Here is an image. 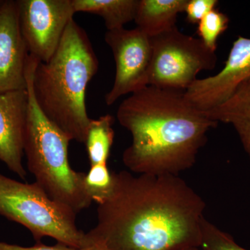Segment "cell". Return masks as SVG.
<instances>
[{"label": "cell", "mask_w": 250, "mask_h": 250, "mask_svg": "<svg viewBox=\"0 0 250 250\" xmlns=\"http://www.w3.org/2000/svg\"><path fill=\"white\" fill-rule=\"evenodd\" d=\"M111 195L97 208L88 246L107 250L200 248L206 203L179 175L112 172Z\"/></svg>", "instance_id": "1"}, {"label": "cell", "mask_w": 250, "mask_h": 250, "mask_svg": "<svg viewBox=\"0 0 250 250\" xmlns=\"http://www.w3.org/2000/svg\"><path fill=\"white\" fill-rule=\"evenodd\" d=\"M117 118L132 139L123 164L138 174L179 175L190 168L218 124L189 103L184 91L151 85L125 99Z\"/></svg>", "instance_id": "2"}, {"label": "cell", "mask_w": 250, "mask_h": 250, "mask_svg": "<svg viewBox=\"0 0 250 250\" xmlns=\"http://www.w3.org/2000/svg\"><path fill=\"white\" fill-rule=\"evenodd\" d=\"M98 68L89 38L72 19L52 58L39 62L34 72L36 103L71 141L85 143L91 120L85 106V91Z\"/></svg>", "instance_id": "3"}, {"label": "cell", "mask_w": 250, "mask_h": 250, "mask_svg": "<svg viewBox=\"0 0 250 250\" xmlns=\"http://www.w3.org/2000/svg\"><path fill=\"white\" fill-rule=\"evenodd\" d=\"M39 62L29 55L26 68L28 107L24 153L28 170L52 200L77 214L93 202L85 190V173L73 170L69 162L71 140L49 121L34 98L33 79Z\"/></svg>", "instance_id": "4"}, {"label": "cell", "mask_w": 250, "mask_h": 250, "mask_svg": "<svg viewBox=\"0 0 250 250\" xmlns=\"http://www.w3.org/2000/svg\"><path fill=\"white\" fill-rule=\"evenodd\" d=\"M0 215L27 228L36 243L49 237L70 248H88L76 213L52 200L36 182L23 183L0 172Z\"/></svg>", "instance_id": "5"}, {"label": "cell", "mask_w": 250, "mask_h": 250, "mask_svg": "<svg viewBox=\"0 0 250 250\" xmlns=\"http://www.w3.org/2000/svg\"><path fill=\"white\" fill-rule=\"evenodd\" d=\"M152 59L148 85L186 91L202 71L215 68L218 58L200 39L177 27L150 38Z\"/></svg>", "instance_id": "6"}, {"label": "cell", "mask_w": 250, "mask_h": 250, "mask_svg": "<svg viewBox=\"0 0 250 250\" xmlns=\"http://www.w3.org/2000/svg\"><path fill=\"white\" fill-rule=\"evenodd\" d=\"M21 34L29 54L47 62L75 13L72 0H17Z\"/></svg>", "instance_id": "7"}, {"label": "cell", "mask_w": 250, "mask_h": 250, "mask_svg": "<svg viewBox=\"0 0 250 250\" xmlns=\"http://www.w3.org/2000/svg\"><path fill=\"white\" fill-rule=\"evenodd\" d=\"M104 40L116 64L114 82L105 96V103L111 106L121 97L148 86L152 44L150 38L136 27L107 31Z\"/></svg>", "instance_id": "8"}, {"label": "cell", "mask_w": 250, "mask_h": 250, "mask_svg": "<svg viewBox=\"0 0 250 250\" xmlns=\"http://www.w3.org/2000/svg\"><path fill=\"white\" fill-rule=\"evenodd\" d=\"M250 78V39L240 36L233 42L223 68L213 76L197 79L184 95L197 109L207 112L226 101Z\"/></svg>", "instance_id": "9"}, {"label": "cell", "mask_w": 250, "mask_h": 250, "mask_svg": "<svg viewBox=\"0 0 250 250\" xmlns=\"http://www.w3.org/2000/svg\"><path fill=\"white\" fill-rule=\"evenodd\" d=\"M29 52L21 34L17 1L0 4V94L27 89Z\"/></svg>", "instance_id": "10"}, {"label": "cell", "mask_w": 250, "mask_h": 250, "mask_svg": "<svg viewBox=\"0 0 250 250\" xmlns=\"http://www.w3.org/2000/svg\"><path fill=\"white\" fill-rule=\"evenodd\" d=\"M27 107V89L0 94V161L23 180Z\"/></svg>", "instance_id": "11"}, {"label": "cell", "mask_w": 250, "mask_h": 250, "mask_svg": "<svg viewBox=\"0 0 250 250\" xmlns=\"http://www.w3.org/2000/svg\"><path fill=\"white\" fill-rule=\"evenodd\" d=\"M205 113L217 123L232 125L250 161V78L226 101Z\"/></svg>", "instance_id": "12"}, {"label": "cell", "mask_w": 250, "mask_h": 250, "mask_svg": "<svg viewBox=\"0 0 250 250\" xmlns=\"http://www.w3.org/2000/svg\"><path fill=\"white\" fill-rule=\"evenodd\" d=\"M188 0H139L134 21L136 28L149 38L177 27V16L185 11Z\"/></svg>", "instance_id": "13"}, {"label": "cell", "mask_w": 250, "mask_h": 250, "mask_svg": "<svg viewBox=\"0 0 250 250\" xmlns=\"http://www.w3.org/2000/svg\"><path fill=\"white\" fill-rule=\"evenodd\" d=\"M75 13L100 16L107 31L124 27L134 21L139 0H72Z\"/></svg>", "instance_id": "14"}, {"label": "cell", "mask_w": 250, "mask_h": 250, "mask_svg": "<svg viewBox=\"0 0 250 250\" xmlns=\"http://www.w3.org/2000/svg\"><path fill=\"white\" fill-rule=\"evenodd\" d=\"M114 122L110 114L90 120L85 141L90 166L107 164L114 140Z\"/></svg>", "instance_id": "15"}, {"label": "cell", "mask_w": 250, "mask_h": 250, "mask_svg": "<svg viewBox=\"0 0 250 250\" xmlns=\"http://www.w3.org/2000/svg\"><path fill=\"white\" fill-rule=\"evenodd\" d=\"M84 187L92 202L101 205L111 195L113 188V177L107 164L90 166L85 174Z\"/></svg>", "instance_id": "16"}, {"label": "cell", "mask_w": 250, "mask_h": 250, "mask_svg": "<svg viewBox=\"0 0 250 250\" xmlns=\"http://www.w3.org/2000/svg\"><path fill=\"white\" fill-rule=\"evenodd\" d=\"M229 19L223 13L213 9L198 23L197 34L200 40L210 50L215 52L218 38L228 29Z\"/></svg>", "instance_id": "17"}, {"label": "cell", "mask_w": 250, "mask_h": 250, "mask_svg": "<svg viewBox=\"0 0 250 250\" xmlns=\"http://www.w3.org/2000/svg\"><path fill=\"white\" fill-rule=\"evenodd\" d=\"M201 250H248L239 246L232 236L204 218Z\"/></svg>", "instance_id": "18"}, {"label": "cell", "mask_w": 250, "mask_h": 250, "mask_svg": "<svg viewBox=\"0 0 250 250\" xmlns=\"http://www.w3.org/2000/svg\"><path fill=\"white\" fill-rule=\"evenodd\" d=\"M218 4L217 0H188L184 11L188 22L192 24L200 22L206 15L215 9Z\"/></svg>", "instance_id": "19"}, {"label": "cell", "mask_w": 250, "mask_h": 250, "mask_svg": "<svg viewBox=\"0 0 250 250\" xmlns=\"http://www.w3.org/2000/svg\"><path fill=\"white\" fill-rule=\"evenodd\" d=\"M0 250H87L85 249H76L70 248L62 243H57L55 246H49L42 243V242L36 243L34 246L23 247L18 245L9 244L5 242L0 241Z\"/></svg>", "instance_id": "20"}, {"label": "cell", "mask_w": 250, "mask_h": 250, "mask_svg": "<svg viewBox=\"0 0 250 250\" xmlns=\"http://www.w3.org/2000/svg\"><path fill=\"white\" fill-rule=\"evenodd\" d=\"M87 250H107L106 247L104 246L100 242H92L89 243V247L86 248Z\"/></svg>", "instance_id": "21"}, {"label": "cell", "mask_w": 250, "mask_h": 250, "mask_svg": "<svg viewBox=\"0 0 250 250\" xmlns=\"http://www.w3.org/2000/svg\"><path fill=\"white\" fill-rule=\"evenodd\" d=\"M181 250H201L200 248H196V247H192V248H185V249Z\"/></svg>", "instance_id": "22"}, {"label": "cell", "mask_w": 250, "mask_h": 250, "mask_svg": "<svg viewBox=\"0 0 250 250\" xmlns=\"http://www.w3.org/2000/svg\"><path fill=\"white\" fill-rule=\"evenodd\" d=\"M1 0H0V4H1Z\"/></svg>", "instance_id": "23"}]
</instances>
